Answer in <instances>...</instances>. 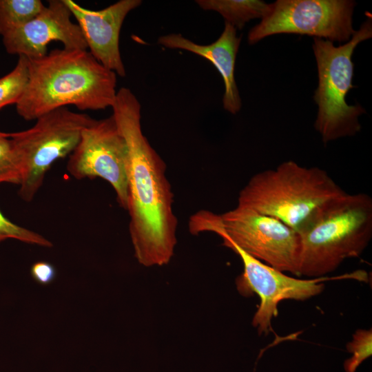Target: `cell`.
Masks as SVG:
<instances>
[{"label":"cell","mask_w":372,"mask_h":372,"mask_svg":"<svg viewBox=\"0 0 372 372\" xmlns=\"http://www.w3.org/2000/svg\"><path fill=\"white\" fill-rule=\"evenodd\" d=\"M30 275L37 283L48 285L55 280L56 271L52 264L46 261H38L31 266Z\"/></svg>","instance_id":"20"},{"label":"cell","mask_w":372,"mask_h":372,"mask_svg":"<svg viewBox=\"0 0 372 372\" xmlns=\"http://www.w3.org/2000/svg\"><path fill=\"white\" fill-rule=\"evenodd\" d=\"M111 107L128 151L127 211L134 256L145 267L166 265L176 245L178 221L165 163L143 134L141 106L133 92L120 88Z\"/></svg>","instance_id":"1"},{"label":"cell","mask_w":372,"mask_h":372,"mask_svg":"<svg viewBox=\"0 0 372 372\" xmlns=\"http://www.w3.org/2000/svg\"><path fill=\"white\" fill-rule=\"evenodd\" d=\"M22 170L10 137L0 139V183L20 185Z\"/></svg>","instance_id":"18"},{"label":"cell","mask_w":372,"mask_h":372,"mask_svg":"<svg viewBox=\"0 0 372 372\" xmlns=\"http://www.w3.org/2000/svg\"><path fill=\"white\" fill-rule=\"evenodd\" d=\"M28 67L27 85L15 104L25 121L68 105L84 111L113 105L116 74L87 50L55 49L42 57L28 59Z\"/></svg>","instance_id":"2"},{"label":"cell","mask_w":372,"mask_h":372,"mask_svg":"<svg viewBox=\"0 0 372 372\" xmlns=\"http://www.w3.org/2000/svg\"><path fill=\"white\" fill-rule=\"evenodd\" d=\"M298 276L323 277L347 258L359 257L372 237V198L366 194L338 197L299 234Z\"/></svg>","instance_id":"4"},{"label":"cell","mask_w":372,"mask_h":372,"mask_svg":"<svg viewBox=\"0 0 372 372\" xmlns=\"http://www.w3.org/2000/svg\"><path fill=\"white\" fill-rule=\"evenodd\" d=\"M94 121L86 114L61 107L39 116L32 127L11 133L22 170L18 194L23 200H33L52 164L70 156L84 128Z\"/></svg>","instance_id":"7"},{"label":"cell","mask_w":372,"mask_h":372,"mask_svg":"<svg viewBox=\"0 0 372 372\" xmlns=\"http://www.w3.org/2000/svg\"><path fill=\"white\" fill-rule=\"evenodd\" d=\"M80 27L90 54L104 67L120 76L126 74L119 49L122 25L141 0H120L103 9L85 8L72 0H63Z\"/></svg>","instance_id":"12"},{"label":"cell","mask_w":372,"mask_h":372,"mask_svg":"<svg viewBox=\"0 0 372 372\" xmlns=\"http://www.w3.org/2000/svg\"><path fill=\"white\" fill-rule=\"evenodd\" d=\"M63 0H50L48 6L32 19L3 37L8 54L28 59L45 56L48 44L58 41L63 48L87 50V46L79 25Z\"/></svg>","instance_id":"11"},{"label":"cell","mask_w":372,"mask_h":372,"mask_svg":"<svg viewBox=\"0 0 372 372\" xmlns=\"http://www.w3.org/2000/svg\"><path fill=\"white\" fill-rule=\"evenodd\" d=\"M345 193L325 170L288 161L254 174L240 190L238 205L276 218L299 234Z\"/></svg>","instance_id":"3"},{"label":"cell","mask_w":372,"mask_h":372,"mask_svg":"<svg viewBox=\"0 0 372 372\" xmlns=\"http://www.w3.org/2000/svg\"><path fill=\"white\" fill-rule=\"evenodd\" d=\"M189 229L194 235L214 232L223 245L233 244L280 271L298 276L300 235L276 218L237 204L221 214L198 211L190 218Z\"/></svg>","instance_id":"5"},{"label":"cell","mask_w":372,"mask_h":372,"mask_svg":"<svg viewBox=\"0 0 372 372\" xmlns=\"http://www.w3.org/2000/svg\"><path fill=\"white\" fill-rule=\"evenodd\" d=\"M241 41L236 30L225 23L224 30L214 42L209 45H200L184 37L180 34L161 36L158 43L170 49L184 50L209 61L219 72L225 85L223 99V107L236 114L242 106L241 99L234 77L236 55Z\"/></svg>","instance_id":"13"},{"label":"cell","mask_w":372,"mask_h":372,"mask_svg":"<svg viewBox=\"0 0 372 372\" xmlns=\"http://www.w3.org/2000/svg\"><path fill=\"white\" fill-rule=\"evenodd\" d=\"M367 15L368 19L359 30L342 45L335 47L331 41L313 38L318 74V86L313 96L318 106L314 127L324 144L353 136L361 129L358 118L365 111L360 105H348L346 96L353 87V51L360 42L372 36L371 16Z\"/></svg>","instance_id":"6"},{"label":"cell","mask_w":372,"mask_h":372,"mask_svg":"<svg viewBox=\"0 0 372 372\" xmlns=\"http://www.w3.org/2000/svg\"><path fill=\"white\" fill-rule=\"evenodd\" d=\"M355 4L350 0H277L250 30L248 43L282 33L348 42L355 32L352 23Z\"/></svg>","instance_id":"8"},{"label":"cell","mask_w":372,"mask_h":372,"mask_svg":"<svg viewBox=\"0 0 372 372\" xmlns=\"http://www.w3.org/2000/svg\"><path fill=\"white\" fill-rule=\"evenodd\" d=\"M28 79V59L19 56L15 67L0 78V109L18 101Z\"/></svg>","instance_id":"16"},{"label":"cell","mask_w":372,"mask_h":372,"mask_svg":"<svg viewBox=\"0 0 372 372\" xmlns=\"http://www.w3.org/2000/svg\"><path fill=\"white\" fill-rule=\"evenodd\" d=\"M10 134H11V133H6V132H0V139L3 138L10 137Z\"/></svg>","instance_id":"21"},{"label":"cell","mask_w":372,"mask_h":372,"mask_svg":"<svg viewBox=\"0 0 372 372\" xmlns=\"http://www.w3.org/2000/svg\"><path fill=\"white\" fill-rule=\"evenodd\" d=\"M196 4L204 10L218 12L225 23L235 29L242 30L251 19L262 18L269 3L258 0H197Z\"/></svg>","instance_id":"14"},{"label":"cell","mask_w":372,"mask_h":372,"mask_svg":"<svg viewBox=\"0 0 372 372\" xmlns=\"http://www.w3.org/2000/svg\"><path fill=\"white\" fill-rule=\"evenodd\" d=\"M240 258L243 271L236 279L238 291L244 296L254 293L260 298L252 324L259 334L267 335L272 330V319L278 314V304L284 300H305L320 294L324 282L331 279L351 278L363 280L364 271H358L340 277H319L302 280L286 275L247 254L233 244L224 245Z\"/></svg>","instance_id":"9"},{"label":"cell","mask_w":372,"mask_h":372,"mask_svg":"<svg viewBox=\"0 0 372 372\" xmlns=\"http://www.w3.org/2000/svg\"><path fill=\"white\" fill-rule=\"evenodd\" d=\"M7 239L44 247H53L52 242L44 236L12 223L0 211V243Z\"/></svg>","instance_id":"19"},{"label":"cell","mask_w":372,"mask_h":372,"mask_svg":"<svg viewBox=\"0 0 372 372\" xmlns=\"http://www.w3.org/2000/svg\"><path fill=\"white\" fill-rule=\"evenodd\" d=\"M40 0H0V35L21 27L44 8Z\"/></svg>","instance_id":"15"},{"label":"cell","mask_w":372,"mask_h":372,"mask_svg":"<svg viewBox=\"0 0 372 372\" xmlns=\"http://www.w3.org/2000/svg\"><path fill=\"white\" fill-rule=\"evenodd\" d=\"M128 151L112 116L95 120L83 130L70 154L66 169L76 180L101 178L114 189L120 207L127 210Z\"/></svg>","instance_id":"10"},{"label":"cell","mask_w":372,"mask_h":372,"mask_svg":"<svg viewBox=\"0 0 372 372\" xmlns=\"http://www.w3.org/2000/svg\"><path fill=\"white\" fill-rule=\"evenodd\" d=\"M347 350L352 354L345 360L346 372H355L358 366L372 354V330L358 329L347 344Z\"/></svg>","instance_id":"17"}]
</instances>
